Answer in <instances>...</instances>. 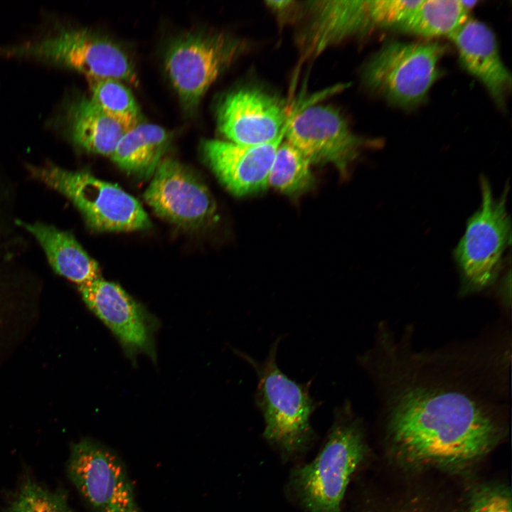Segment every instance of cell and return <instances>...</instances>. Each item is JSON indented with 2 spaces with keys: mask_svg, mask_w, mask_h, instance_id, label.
I'll use <instances>...</instances> for the list:
<instances>
[{
  "mask_svg": "<svg viewBox=\"0 0 512 512\" xmlns=\"http://www.w3.org/2000/svg\"><path fill=\"white\" fill-rule=\"evenodd\" d=\"M389 431L406 459L444 468L478 461L499 436L487 411L467 395L425 388L400 395L390 414Z\"/></svg>",
  "mask_w": 512,
  "mask_h": 512,
  "instance_id": "cell-1",
  "label": "cell"
},
{
  "mask_svg": "<svg viewBox=\"0 0 512 512\" xmlns=\"http://www.w3.org/2000/svg\"><path fill=\"white\" fill-rule=\"evenodd\" d=\"M366 452L361 427L345 402L334 410L317 456L292 473L291 488L303 508L307 512H341L347 486Z\"/></svg>",
  "mask_w": 512,
  "mask_h": 512,
  "instance_id": "cell-2",
  "label": "cell"
},
{
  "mask_svg": "<svg viewBox=\"0 0 512 512\" xmlns=\"http://www.w3.org/2000/svg\"><path fill=\"white\" fill-rule=\"evenodd\" d=\"M280 339L272 343L262 361L240 354L258 379L255 398L265 420L263 437L284 456L290 457L306 449L314 440L310 417L319 403L310 395V383H297L279 368L276 356Z\"/></svg>",
  "mask_w": 512,
  "mask_h": 512,
  "instance_id": "cell-3",
  "label": "cell"
},
{
  "mask_svg": "<svg viewBox=\"0 0 512 512\" xmlns=\"http://www.w3.org/2000/svg\"><path fill=\"white\" fill-rule=\"evenodd\" d=\"M445 50L438 43L388 42L366 63L364 84L393 105L414 108L440 76L438 63Z\"/></svg>",
  "mask_w": 512,
  "mask_h": 512,
  "instance_id": "cell-4",
  "label": "cell"
},
{
  "mask_svg": "<svg viewBox=\"0 0 512 512\" xmlns=\"http://www.w3.org/2000/svg\"><path fill=\"white\" fill-rule=\"evenodd\" d=\"M30 171L70 199L95 230L127 232L151 226L141 203L115 183L84 171H68L54 165L31 167Z\"/></svg>",
  "mask_w": 512,
  "mask_h": 512,
  "instance_id": "cell-5",
  "label": "cell"
},
{
  "mask_svg": "<svg viewBox=\"0 0 512 512\" xmlns=\"http://www.w3.org/2000/svg\"><path fill=\"white\" fill-rule=\"evenodd\" d=\"M0 54L30 57L75 70L87 80L112 78L136 85L134 65L118 44L87 29H63L21 45L0 48Z\"/></svg>",
  "mask_w": 512,
  "mask_h": 512,
  "instance_id": "cell-6",
  "label": "cell"
},
{
  "mask_svg": "<svg viewBox=\"0 0 512 512\" xmlns=\"http://www.w3.org/2000/svg\"><path fill=\"white\" fill-rule=\"evenodd\" d=\"M243 48L242 41L222 32L188 33L171 44L165 68L187 111L196 109L205 92Z\"/></svg>",
  "mask_w": 512,
  "mask_h": 512,
  "instance_id": "cell-7",
  "label": "cell"
},
{
  "mask_svg": "<svg viewBox=\"0 0 512 512\" xmlns=\"http://www.w3.org/2000/svg\"><path fill=\"white\" fill-rule=\"evenodd\" d=\"M480 186L481 206L468 220L454 252L464 280L473 289L485 287L496 277L511 236L507 190L495 198L487 178L481 176Z\"/></svg>",
  "mask_w": 512,
  "mask_h": 512,
  "instance_id": "cell-8",
  "label": "cell"
},
{
  "mask_svg": "<svg viewBox=\"0 0 512 512\" xmlns=\"http://www.w3.org/2000/svg\"><path fill=\"white\" fill-rule=\"evenodd\" d=\"M66 471L92 512H142L120 459L89 438L73 444Z\"/></svg>",
  "mask_w": 512,
  "mask_h": 512,
  "instance_id": "cell-9",
  "label": "cell"
},
{
  "mask_svg": "<svg viewBox=\"0 0 512 512\" xmlns=\"http://www.w3.org/2000/svg\"><path fill=\"white\" fill-rule=\"evenodd\" d=\"M284 137L311 164H331L346 176L367 143L354 134L336 109L313 105L289 116Z\"/></svg>",
  "mask_w": 512,
  "mask_h": 512,
  "instance_id": "cell-10",
  "label": "cell"
},
{
  "mask_svg": "<svg viewBox=\"0 0 512 512\" xmlns=\"http://www.w3.org/2000/svg\"><path fill=\"white\" fill-rule=\"evenodd\" d=\"M161 218L185 228H199L215 216L216 203L206 184L178 161L164 158L144 193Z\"/></svg>",
  "mask_w": 512,
  "mask_h": 512,
  "instance_id": "cell-11",
  "label": "cell"
},
{
  "mask_svg": "<svg viewBox=\"0 0 512 512\" xmlns=\"http://www.w3.org/2000/svg\"><path fill=\"white\" fill-rule=\"evenodd\" d=\"M288 117L276 97L257 89L244 88L224 97L218 109L217 124L229 142L257 145L284 135Z\"/></svg>",
  "mask_w": 512,
  "mask_h": 512,
  "instance_id": "cell-12",
  "label": "cell"
},
{
  "mask_svg": "<svg viewBox=\"0 0 512 512\" xmlns=\"http://www.w3.org/2000/svg\"><path fill=\"white\" fill-rule=\"evenodd\" d=\"M79 290L129 356L142 352L154 358L153 319L120 286L100 277L80 285Z\"/></svg>",
  "mask_w": 512,
  "mask_h": 512,
  "instance_id": "cell-13",
  "label": "cell"
},
{
  "mask_svg": "<svg viewBox=\"0 0 512 512\" xmlns=\"http://www.w3.org/2000/svg\"><path fill=\"white\" fill-rule=\"evenodd\" d=\"M284 137L257 145L208 139L202 144V154L228 191L237 196H245L262 191L269 185L270 171Z\"/></svg>",
  "mask_w": 512,
  "mask_h": 512,
  "instance_id": "cell-14",
  "label": "cell"
},
{
  "mask_svg": "<svg viewBox=\"0 0 512 512\" xmlns=\"http://www.w3.org/2000/svg\"><path fill=\"white\" fill-rule=\"evenodd\" d=\"M449 38L463 68L482 83L496 105L504 109L512 80L493 31L485 23L468 18Z\"/></svg>",
  "mask_w": 512,
  "mask_h": 512,
  "instance_id": "cell-15",
  "label": "cell"
},
{
  "mask_svg": "<svg viewBox=\"0 0 512 512\" xmlns=\"http://www.w3.org/2000/svg\"><path fill=\"white\" fill-rule=\"evenodd\" d=\"M70 139L89 152L111 156L129 126L105 112L91 97L70 102L63 117Z\"/></svg>",
  "mask_w": 512,
  "mask_h": 512,
  "instance_id": "cell-16",
  "label": "cell"
},
{
  "mask_svg": "<svg viewBox=\"0 0 512 512\" xmlns=\"http://www.w3.org/2000/svg\"><path fill=\"white\" fill-rule=\"evenodd\" d=\"M311 6L306 46L317 55L327 47L370 27L367 1H321Z\"/></svg>",
  "mask_w": 512,
  "mask_h": 512,
  "instance_id": "cell-17",
  "label": "cell"
},
{
  "mask_svg": "<svg viewBox=\"0 0 512 512\" xmlns=\"http://www.w3.org/2000/svg\"><path fill=\"white\" fill-rule=\"evenodd\" d=\"M18 223L36 238L57 273L79 286L101 277L97 262L71 233L41 223Z\"/></svg>",
  "mask_w": 512,
  "mask_h": 512,
  "instance_id": "cell-18",
  "label": "cell"
},
{
  "mask_svg": "<svg viewBox=\"0 0 512 512\" xmlns=\"http://www.w3.org/2000/svg\"><path fill=\"white\" fill-rule=\"evenodd\" d=\"M171 138L161 126L139 123L124 134L110 157L125 171L147 178L153 176L164 159Z\"/></svg>",
  "mask_w": 512,
  "mask_h": 512,
  "instance_id": "cell-19",
  "label": "cell"
},
{
  "mask_svg": "<svg viewBox=\"0 0 512 512\" xmlns=\"http://www.w3.org/2000/svg\"><path fill=\"white\" fill-rule=\"evenodd\" d=\"M468 13L459 0H422L396 29L427 38L449 37L468 19Z\"/></svg>",
  "mask_w": 512,
  "mask_h": 512,
  "instance_id": "cell-20",
  "label": "cell"
},
{
  "mask_svg": "<svg viewBox=\"0 0 512 512\" xmlns=\"http://www.w3.org/2000/svg\"><path fill=\"white\" fill-rule=\"evenodd\" d=\"M311 164L295 146L282 142L270 171L268 184L289 195L306 191L314 183Z\"/></svg>",
  "mask_w": 512,
  "mask_h": 512,
  "instance_id": "cell-21",
  "label": "cell"
},
{
  "mask_svg": "<svg viewBox=\"0 0 512 512\" xmlns=\"http://www.w3.org/2000/svg\"><path fill=\"white\" fill-rule=\"evenodd\" d=\"M1 512H73L63 489L50 490L26 474Z\"/></svg>",
  "mask_w": 512,
  "mask_h": 512,
  "instance_id": "cell-22",
  "label": "cell"
},
{
  "mask_svg": "<svg viewBox=\"0 0 512 512\" xmlns=\"http://www.w3.org/2000/svg\"><path fill=\"white\" fill-rule=\"evenodd\" d=\"M91 99L105 112L132 128L140 123L139 107L130 90L112 78L89 79Z\"/></svg>",
  "mask_w": 512,
  "mask_h": 512,
  "instance_id": "cell-23",
  "label": "cell"
},
{
  "mask_svg": "<svg viewBox=\"0 0 512 512\" xmlns=\"http://www.w3.org/2000/svg\"><path fill=\"white\" fill-rule=\"evenodd\" d=\"M422 0L367 1L370 26L396 29L415 11Z\"/></svg>",
  "mask_w": 512,
  "mask_h": 512,
  "instance_id": "cell-24",
  "label": "cell"
},
{
  "mask_svg": "<svg viewBox=\"0 0 512 512\" xmlns=\"http://www.w3.org/2000/svg\"><path fill=\"white\" fill-rule=\"evenodd\" d=\"M469 512H511V494L505 485L491 484L476 490Z\"/></svg>",
  "mask_w": 512,
  "mask_h": 512,
  "instance_id": "cell-25",
  "label": "cell"
}]
</instances>
